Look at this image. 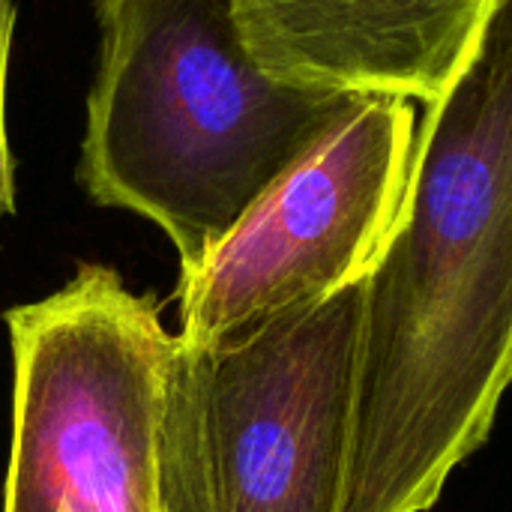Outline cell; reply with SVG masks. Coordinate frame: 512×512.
<instances>
[{"instance_id": "cell-3", "label": "cell", "mask_w": 512, "mask_h": 512, "mask_svg": "<svg viewBox=\"0 0 512 512\" xmlns=\"http://www.w3.org/2000/svg\"><path fill=\"white\" fill-rule=\"evenodd\" d=\"M12 450L3 512H168L165 402L177 333L153 294L81 264L6 312Z\"/></svg>"}, {"instance_id": "cell-1", "label": "cell", "mask_w": 512, "mask_h": 512, "mask_svg": "<svg viewBox=\"0 0 512 512\" xmlns=\"http://www.w3.org/2000/svg\"><path fill=\"white\" fill-rule=\"evenodd\" d=\"M512 384V0L417 123L399 219L363 279L342 512H426Z\"/></svg>"}, {"instance_id": "cell-2", "label": "cell", "mask_w": 512, "mask_h": 512, "mask_svg": "<svg viewBox=\"0 0 512 512\" xmlns=\"http://www.w3.org/2000/svg\"><path fill=\"white\" fill-rule=\"evenodd\" d=\"M96 15L78 183L159 225L189 276L354 96L267 75L231 0H96Z\"/></svg>"}, {"instance_id": "cell-4", "label": "cell", "mask_w": 512, "mask_h": 512, "mask_svg": "<svg viewBox=\"0 0 512 512\" xmlns=\"http://www.w3.org/2000/svg\"><path fill=\"white\" fill-rule=\"evenodd\" d=\"M363 279L225 348L174 342L168 512H342Z\"/></svg>"}, {"instance_id": "cell-7", "label": "cell", "mask_w": 512, "mask_h": 512, "mask_svg": "<svg viewBox=\"0 0 512 512\" xmlns=\"http://www.w3.org/2000/svg\"><path fill=\"white\" fill-rule=\"evenodd\" d=\"M15 30V3L0 0V219L15 213V162L6 138V72Z\"/></svg>"}, {"instance_id": "cell-5", "label": "cell", "mask_w": 512, "mask_h": 512, "mask_svg": "<svg viewBox=\"0 0 512 512\" xmlns=\"http://www.w3.org/2000/svg\"><path fill=\"white\" fill-rule=\"evenodd\" d=\"M417 123L414 102L351 99L204 264L180 276L177 339L225 348L366 279L405 201Z\"/></svg>"}, {"instance_id": "cell-6", "label": "cell", "mask_w": 512, "mask_h": 512, "mask_svg": "<svg viewBox=\"0 0 512 512\" xmlns=\"http://www.w3.org/2000/svg\"><path fill=\"white\" fill-rule=\"evenodd\" d=\"M255 63L282 84L432 105L492 0H231Z\"/></svg>"}]
</instances>
